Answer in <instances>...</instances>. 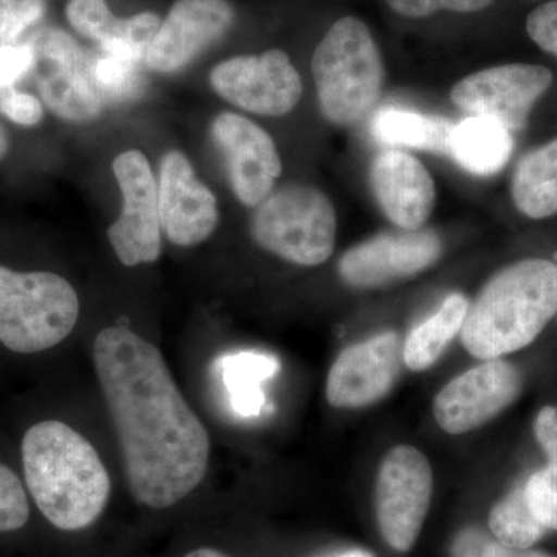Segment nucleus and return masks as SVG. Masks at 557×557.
I'll return each instance as SVG.
<instances>
[{"mask_svg":"<svg viewBox=\"0 0 557 557\" xmlns=\"http://www.w3.org/2000/svg\"><path fill=\"white\" fill-rule=\"evenodd\" d=\"M234 20L228 0H177L161 21L143 62L153 72H178L222 39Z\"/></svg>","mask_w":557,"mask_h":557,"instance_id":"16","label":"nucleus"},{"mask_svg":"<svg viewBox=\"0 0 557 557\" xmlns=\"http://www.w3.org/2000/svg\"><path fill=\"white\" fill-rule=\"evenodd\" d=\"M440 255L442 240L434 231L381 234L341 258L339 276L351 287H383L429 269Z\"/></svg>","mask_w":557,"mask_h":557,"instance_id":"15","label":"nucleus"},{"mask_svg":"<svg viewBox=\"0 0 557 557\" xmlns=\"http://www.w3.org/2000/svg\"><path fill=\"white\" fill-rule=\"evenodd\" d=\"M209 81L223 100L263 116L287 115L302 97L298 70L281 50L220 62Z\"/></svg>","mask_w":557,"mask_h":557,"instance_id":"10","label":"nucleus"},{"mask_svg":"<svg viewBox=\"0 0 557 557\" xmlns=\"http://www.w3.org/2000/svg\"><path fill=\"white\" fill-rule=\"evenodd\" d=\"M339 557H375L372 553L366 552V549H351V552L346 553V555Z\"/></svg>","mask_w":557,"mask_h":557,"instance_id":"39","label":"nucleus"},{"mask_svg":"<svg viewBox=\"0 0 557 557\" xmlns=\"http://www.w3.org/2000/svg\"><path fill=\"white\" fill-rule=\"evenodd\" d=\"M520 391L522 376L515 366L487 359L440 391L434 403L435 420L450 435L474 431L504 412Z\"/></svg>","mask_w":557,"mask_h":557,"instance_id":"12","label":"nucleus"},{"mask_svg":"<svg viewBox=\"0 0 557 557\" xmlns=\"http://www.w3.org/2000/svg\"><path fill=\"white\" fill-rule=\"evenodd\" d=\"M33 78L47 108L65 121L89 123L102 112V98L79 44L60 28H42L28 40Z\"/></svg>","mask_w":557,"mask_h":557,"instance_id":"7","label":"nucleus"},{"mask_svg":"<svg viewBox=\"0 0 557 557\" xmlns=\"http://www.w3.org/2000/svg\"><path fill=\"white\" fill-rule=\"evenodd\" d=\"M322 115L347 127L372 112L380 100L384 65L368 25L343 17L319 42L311 60Z\"/></svg>","mask_w":557,"mask_h":557,"instance_id":"4","label":"nucleus"},{"mask_svg":"<svg viewBox=\"0 0 557 557\" xmlns=\"http://www.w3.org/2000/svg\"><path fill=\"white\" fill-rule=\"evenodd\" d=\"M33 69V50L24 46H0V87H11Z\"/></svg>","mask_w":557,"mask_h":557,"instance_id":"31","label":"nucleus"},{"mask_svg":"<svg viewBox=\"0 0 557 557\" xmlns=\"http://www.w3.org/2000/svg\"><path fill=\"white\" fill-rule=\"evenodd\" d=\"M557 313V265L528 259L502 270L469 306L461 343L480 359L530 346Z\"/></svg>","mask_w":557,"mask_h":557,"instance_id":"3","label":"nucleus"},{"mask_svg":"<svg viewBox=\"0 0 557 557\" xmlns=\"http://www.w3.org/2000/svg\"><path fill=\"white\" fill-rule=\"evenodd\" d=\"M487 525L498 544L509 548H531L548 533L528 507L523 485L516 486L507 497L494 505Z\"/></svg>","mask_w":557,"mask_h":557,"instance_id":"26","label":"nucleus"},{"mask_svg":"<svg viewBox=\"0 0 557 557\" xmlns=\"http://www.w3.org/2000/svg\"><path fill=\"white\" fill-rule=\"evenodd\" d=\"M511 190L516 207L528 218L557 214V138L519 161Z\"/></svg>","mask_w":557,"mask_h":557,"instance_id":"22","label":"nucleus"},{"mask_svg":"<svg viewBox=\"0 0 557 557\" xmlns=\"http://www.w3.org/2000/svg\"><path fill=\"white\" fill-rule=\"evenodd\" d=\"M527 32L542 50L557 58V2L544 3L531 11L527 20Z\"/></svg>","mask_w":557,"mask_h":557,"instance_id":"30","label":"nucleus"},{"mask_svg":"<svg viewBox=\"0 0 557 557\" xmlns=\"http://www.w3.org/2000/svg\"><path fill=\"white\" fill-rule=\"evenodd\" d=\"M28 516L30 505L20 478L0 463V531L20 530Z\"/></svg>","mask_w":557,"mask_h":557,"instance_id":"28","label":"nucleus"},{"mask_svg":"<svg viewBox=\"0 0 557 557\" xmlns=\"http://www.w3.org/2000/svg\"><path fill=\"white\" fill-rule=\"evenodd\" d=\"M219 364L234 412L244 418L259 417L267 403L262 383L281 369L277 359L256 351H240L220 359Z\"/></svg>","mask_w":557,"mask_h":557,"instance_id":"24","label":"nucleus"},{"mask_svg":"<svg viewBox=\"0 0 557 557\" xmlns=\"http://www.w3.org/2000/svg\"><path fill=\"white\" fill-rule=\"evenodd\" d=\"M392 10L401 16L428 17L442 10L440 0H386Z\"/></svg>","mask_w":557,"mask_h":557,"instance_id":"33","label":"nucleus"},{"mask_svg":"<svg viewBox=\"0 0 557 557\" xmlns=\"http://www.w3.org/2000/svg\"><path fill=\"white\" fill-rule=\"evenodd\" d=\"M161 231L177 247H194L208 239L219 223L218 200L194 175L178 150L163 157L160 168Z\"/></svg>","mask_w":557,"mask_h":557,"instance_id":"17","label":"nucleus"},{"mask_svg":"<svg viewBox=\"0 0 557 557\" xmlns=\"http://www.w3.org/2000/svg\"><path fill=\"white\" fill-rule=\"evenodd\" d=\"M251 231L267 251L296 265L317 267L335 249L336 212L321 190L288 185L260 203Z\"/></svg>","mask_w":557,"mask_h":557,"instance_id":"6","label":"nucleus"},{"mask_svg":"<svg viewBox=\"0 0 557 557\" xmlns=\"http://www.w3.org/2000/svg\"><path fill=\"white\" fill-rule=\"evenodd\" d=\"M94 366L132 497L152 509L174 507L207 475V428L183 397L159 348L132 330H101L94 341Z\"/></svg>","mask_w":557,"mask_h":557,"instance_id":"1","label":"nucleus"},{"mask_svg":"<svg viewBox=\"0 0 557 557\" xmlns=\"http://www.w3.org/2000/svg\"><path fill=\"white\" fill-rule=\"evenodd\" d=\"M139 62L116 54L102 53L90 60L91 79L100 91L102 101H126L137 97L143 89Z\"/></svg>","mask_w":557,"mask_h":557,"instance_id":"27","label":"nucleus"},{"mask_svg":"<svg viewBox=\"0 0 557 557\" xmlns=\"http://www.w3.org/2000/svg\"><path fill=\"white\" fill-rule=\"evenodd\" d=\"M482 557H555L548 553L537 552V549L509 548L498 542H487L483 548Z\"/></svg>","mask_w":557,"mask_h":557,"instance_id":"35","label":"nucleus"},{"mask_svg":"<svg viewBox=\"0 0 557 557\" xmlns=\"http://www.w3.org/2000/svg\"><path fill=\"white\" fill-rule=\"evenodd\" d=\"M123 209L109 228V240L124 267L153 263L161 255L159 186L148 159L139 150H127L113 161Z\"/></svg>","mask_w":557,"mask_h":557,"instance_id":"9","label":"nucleus"},{"mask_svg":"<svg viewBox=\"0 0 557 557\" xmlns=\"http://www.w3.org/2000/svg\"><path fill=\"white\" fill-rule=\"evenodd\" d=\"M25 30L21 0H0V42H11Z\"/></svg>","mask_w":557,"mask_h":557,"instance_id":"32","label":"nucleus"},{"mask_svg":"<svg viewBox=\"0 0 557 557\" xmlns=\"http://www.w3.org/2000/svg\"><path fill=\"white\" fill-rule=\"evenodd\" d=\"M0 113L21 126H36L44 109L38 98L11 87H0Z\"/></svg>","mask_w":557,"mask_h":557,"instance_id":"29","label":"nucleus"},{"mask_svg":"<svg viewBox=\"0 0 557 557\" xmlns=\"http://www.w3.org/2000/svg\"><path fill=\"white\" fill-rule=\"evenodd\" d=\"M469 310L463 295L448 296L440 309L409 333L403 346V359L413 372L431 368L463 327Z\"/></svg>","mask_w":557,"mask_h":557,"instance_id":"23","label":"nucleus"},{"mask_svg":"<svg viewBox=\"0 0 557 557\" xmlns=\"http://www.w3.org/2000/svg\"><path fill=\"white\" fill-rule=\"evenodd\" d=\"M552 83V72L542 65H498L461 79L450 100L471 115L500 121L515 132L523 129L531 109Z\"/></svg>","mask_w":557,"mask_h":557,"instance_id":"11","label":"nucleus"},{"mask_svg":"<svg viewBox=\"0 0 557 557\" xmlns=\"http://www.w3.org/2000/svg\"><path fill=\"white\" fill-rule=\"evenodd\" d=\"M25 482L46 519L64 531L90 527L112 483L89 440L61 421H40L22 440Z\"/></svg>","mask_w":557,"mask_h":557,"instance_id":"2","label":"nucleus"},{"mask_svg":"<svg viewBox=\"0 0 557 557\" xmlns=\"http://www.w3.org/2000/svg\"><path fill=\"white\" fill-rule=\"evenodd\" d=\"M487 539L479 530H467L454 542L450 557H482Z\"/></svg>","mask_w":557,"mask_h":557,"instance_id":"34","label":"nucleus"},{"mask_svg":"<svg viewBox=\"0 0 557 557\" xmlns=\"http://www.w3.org/2000/svg\"><path fill=\"white\" fill-rule=\"evenodd\" d=\"M78 318V295L64 277L0 267V343L9 350H49L67 338Z\"/></svg>","mask_w":557,"mask_h":557,"instance_id":"5","label":"nucleus"},{"mask_svg":"<svg viewBox=\"0 0 557 557\" xmlns=\"http://www.w3.org/2000/svg\"><path fill=\"white\" fill-rule=\"evenodd\" d=\"M9 137H7V132L0 126V160L5 157V153L9 152Z\"/></svg>","mask_w":557,"mask_h":557,"instance_id":"38","label":"nucleus"},{"mask_svg":"<svg viewBox=\"0 0 557 557\" xmlns=\"http://www.w3.org/2000/svg\"><path fill=\"white\" fill-rule=\"evenodd\" d=\"M370 183L384 214L401 230H420L434 209V180L420 160L403 150L381 152L373 160Z\"/></svg>","mask_w":557,"mask_h":557,"instance_id":"18","label":"nucleus"},{"mask_svg":"<svg viewBox=\"0 0 557 557\" xmlns=\"http://www.w3.org/2000/svg\"><path fill=\"white\" fill-rule=\"evenodd\" d=\"M493 0H440L442 10L456 11V13H474L486 9Z\"/></svg>","mask_w":557,"mask_h":557,"instance_id":"36","label":"nucleus"},{"mask_svg":"<svg viewBox=\"0 0 557 557\" xmlns=\"http://www.w3.org/2000/svg\"><path fill=\"white\" fill-rule=\"evenodd\" d=\"M512 149L511 131L487 116H469L450 132L449 156L471 174H497L511 159Z\"/></svg>","mask_w":557,"mask_h":557,"instance_id":"20","label":"nucleus"},{"mask_svg":"<svg viewBox=\"0 0 557 557\" xmlns=\"http://www.w3.org/2000/svg\"><path fill=\"white\" fill-rule=\"evenodd\" d=\"M67 20L73 30L95 40L104 53L137 62L145 60L161 25L160 17L153 13L120 20L113 16L106 0H70Z\"/></svg>","mask_w":557,"mask_h":557,"instance_id":"19","label":"nucleus"},{"mask_svg":"<svg viewBox=\"0 0 557 557\" xmlns=\"http://www.w3.org/2000/svg\"><path fill=\"white\" fill-rule=\"evenodd\" d=\"M212 138L225 157L231 188L247 207H258L281 177L282 161L273 138L237 113H220L212 121Z\"/></svg>","mask_w":557,"mask_h":557,"instance_id":"14","label":"nucleus"},{"mask_svg":"<svg viewBox=\"0 0 557 557\" xmlns=\"http://www.w3.org/2000/svg\"><path fill=\"white\" fill-rule=\"evenodd\" d=\"M539 445L547 454V465L523 483L528 507L547 530H557V408H544L534 421Z\"/></svg>","mask_w":557,"mask_h":557,"instance_id":"25","label":"nucleus"},{"mask_svg":"<svg viewBox=\"0 0 557 557\" xmlns=\"http://www.w3.org/2000/svg\"><path fill=\"white\" fill-rule=\"evenodd\" d=\"M185 557H228L223 555V553L218 552V549L212 548H199L194 549V552L188 553Z\"/></svg>","mask_w":557,"mask_h":557,"instance_id":"37","label":"nucleus"},{"mask_svg":"<svg viewBox=\"0 0 557 557\" xmlns=\"http://www.w3.org/2000/svg\"><path fill=\"white\" fill-rule=\"evenodd\" d=\"M403 344L384 332L344 348L329 372L325 395L338 409L366 408L386 397L401 370Z\"/></svg>","mask_w":557,"mask_h":557,"instance_id":"13","label":"nucleus"},{"mask_svg":"<svg viewBox=\"0 0 557 557\" xmlns=\"http://www.w3.org/2000/svg\"><path fill=\"white\" fill-rule=\"evenodd\" d=\"M432 469L413 446H397L384 457L376 479L375 508L388 547L408 553L416 545L431 507Z\"/></svg>","mask_w":557,"mask_h":557,"instance_id":"8","label":"nucleus"},{"mask_svg":"<svg viewBox=\"0 0 557 557\" xmlns=\"http://www.w3.org/2000/svg\"><path fill=\"white\" fill-rule=\"evenodd\" d=\"M456 123L399 108H384L372 120V135L391 148L449 153V138Z\"/></svg>","mask_w":557,"mask_h":557,"instance_id":"21","label":"nucleus"}]
</instances>
